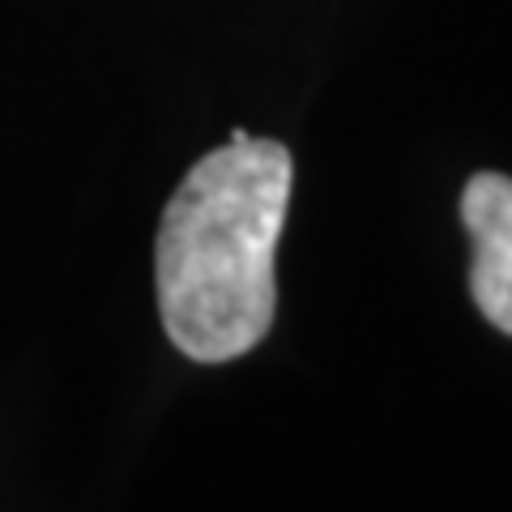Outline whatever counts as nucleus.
Instances as JSON below:
<instances>
[{"label": "nucleus", "instance_id": "nucleus-1", "mask_svg": "<svg viewBox=\"0 0 512 512\" xmlns=\"http://www.w3.org/2000/svg\"><path fill=\"white\" fill-rule=\"evenodd\" d=\"M295 163L282 141L231 137L171 192L154 244L158 312L192 363H231L278 312L274 256Z\"/></svg>", "mask_w": 512, "mask_h": 512}, {"label": "nucleus", "instance_id": "nucleus-2", "mask_svg": "<svg viewBox=\"0 0 512 512\" xmlns=\"http://www.w3.org/2000/svg\"><path fill=\"white\" fill-rule=\"evenodd\" d=\"M461 222L474 244L470 291L478 312L512 338V180L478 171L461 192Z\"/></svg>", "mask_w": 512, "mask_h": 512}]
</instances>
